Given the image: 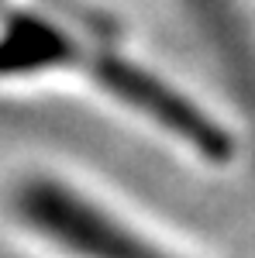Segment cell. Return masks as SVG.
<instances>
[{
	"label": "cell",
	"mask_w": 255,
	"mask_h": 258,
	"mask_svg": "<svg viewBox=\"0 0 255 258\" xmlns=\"http://www.w3.org/2000/svg\"><path fill=\"white\" fill-rule=\"evenodd\" d=\"M11 217L59 258H183L97 197L45 172L11 189Z\"/></svg>",
	"instance_id": "cell-1"
}]
</instances>
